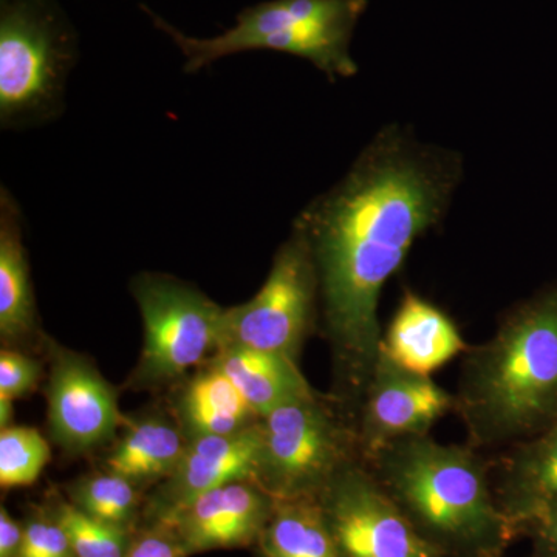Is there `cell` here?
I'll return each instance as SVG.
<instances>
[{
	"label": "cell",
	"instance_id": "cell-1",
	"mask_svg": "<svg viewBox=\"0 0 557 557\" xmlns=\"http://www.w3.org/2000/svg\"><path fill=\"white\" fill-rule=\"evenodd\" d=\"M456 175L454 160L388 132L296 220L317 265L335 362L333 399L355 429L383 343L381 292L442 218Z\"/></svg>",
	"mask_w": 557,
	"mask_h": 557
},
{
	"label": "cell",
	"instance_id": "cell-2",
	"mask_svg": "<svg viewBox=\"0 0 557 557\" xmlns=\"http://www.w3.org/2000/svg\"><path fill=\"white\" fill-rule=\"evenodd\" d=\"M454 410L475 449L509 448L557 418V285L505 318L468 348Z\"/></svg>",
	"mask_w": 557,
	"mask_h": 557
},
{
	"label": "cell",
	"instance_id": "cell-3",
	"mask_svg": "<svg viewBox=\"0 0 557 557\" xmlns=\"http://www.w3.org/2000/svg\"><path fill=\"white\" fill-rule=\"evenodd\" d=\"M362 461L445 557H502L519 536L494 494L491 465L474 446L416 435L388 443Z\"/></svg>",
	"mask_w": 557,
	"mask_h": 557
},
{
	"label": "cell",
	"instance_id": "cell-4",
	"mask_svg": "<svg viewBox=\"0 0 557 557\" xmlns=\"http://www.w3.org/2000/svg\"><path fill=\"white\" fill-rule=\"evenodd\" d=\"M368 0H269L242 10L236 24L214 38H190L148 7L153 25L174 40L185 58V72L197 73L231 54L273 50L317 65L329 78H348L358 67L350 40Z\"/></svg>",
	"mask_w": 557,
	"mask_h": 557
},
{
	"label": "cell",
	"instance_id": "cell-5",
	"mask_svg": "<svg viewBox=\"0 0 557 557\" xmlns=\"http://www.w3.org/2000/svg\"><path fill=\"white\" fill-rule=\"evenodd\" d=\"M78 57L75 30L54 0L0 2V124L25 129L58 119Z\"/></svg>",
	"mask_w": 557,
	"mask_h": 557
},
{
	"label": "cell",
	"instance_id": "cell-6",
	"mask_svg": "<svg viewBox=\"0 0 557 557\" xmlns=\"http://www.w3.org/2000/svg\"><path fill=\"white\" fill-rule=\"evenodd\" d=\"M258 483L276 498L319 497L348 461L361 458L357 431L318 395L260 418Z\"/></svg>",
	"mask_w": 557,
	"mask_h": 557
},
{
	"label": "cell",
	"instance_id": "cell-7",
	"mask_svg": "<svg viewBox=\"0 0 557 557\" xmlns=\"http://www.w3.org/2000/svg\"><path fill=\"white\" fill-rule=\"evenodd\" d=\"M319 281L306 233L295 223L269 277L247 302L223 309L219 348L248 347L298 358L317 313Z\"/></svg>",
	"mask_w": 557,
	"mask_h": 557
},
{
	"label": "cell",
	"instance_id": "cell-8",
	"mask_svg": "<svg viewBox=\"0 0 557 557\" xmlns=\"http://www.w3.org/2000/svg\"><path fill=\"white\" fill-rule=\"evenodd\" d=\"M132 293L145 327L139 380L177 379L218 350L223 309L199 289L161 274H141L132 282Z\"/></svg>",
	"mask_w": 557,
	"mask_h": 557
},
{
	"label": "cell",
	"instance_id": "cell-9",
	"mask_svg": "<svg viewBox=\"0 0 557 557\" xmlns=\"http://www.w3.org/2000/svg\"><path fill=\"white\" fill-rule=\"evenodd\" d=\"M338 557H445L421 536L361 458L319 494Z\"/></svg>",
	"mask_w": 557,
	"mask_h": 557
},
{
	"label": "cell",
	"instance_id": "cell-10",
	"mask_svg": "<svg viewBox=\"0 0 557 557\" xmlns=\"http://www.w3.org/2000/svg\"><path fill=\"white\" fill-rule=\"evenodd\" d=\"M449 410H454V395L381 350L358 417L361 460L388 443L429 434Z\"/></svg>",
	"mask_w": 557,
	"mask_h": 557
},
{
	"label": "cell",
	"instance_id": "cell-11",
	"mask_svg": "<svg viewBox=\"0 0 557 557\" xmlns=\"http://www.w3.org/2000/svg\"><path fill=\"white\" fill-rule=\"evenodd\" d=\"M276 498L256 480H239L208 491L153 520L182 542L188 555L247 547L259 541Z\"/></svg>",
	"mask_w": 557,
	"mask_h": 557
},
{
	"label": "cell",
	"instance_id": "cell-12",
	"mask_svg": "<svg viewBox=\"0 0 557 557\" xmlns=\"http://www.w3.org/2000/svg\"><path fill=\"white\" fill-rule=\"evenodd\" d=\"M47 397L51 437L62 448L83 453L115 434L121 421L115 391L86 359L58 355Z\"/></svg>",
	"mask_w": 557,
	"mask_h": 557
},
{
	"label": "cell",
	"instance_id": "cell-13",
	"mask_svg": "<svg viewBox=\"0 0 557 557\" xmlns=\"http://www.w3.org/2000/svg\"><path fill=\"white\" fill-rule=\"evenodd\" d=\"M262 458L260 420L230 435L190 440L177 468L160 487L150 505L153 520L174 511L193 498L239 480L258 482Z\"/></svg>",
	"mask_w": 557,
	"mask_h": 557
},
{
	"label": "cell",
	"instance_id": "cell-14",
	"mask_svg": "<svg viewBox=\"0 0 557 557\" xmlns=\"http://www.w3.org/2000/svg\"><path fill=\"white\" fill-rule=\"evenodd\" d=\"M494 472V494L520 534L557 504V418L539 434L509 446Z\"/></svg>",
	"mask_w": 557,
	"mask_h": 557
},
{
	"label": "cell",
	"instance_id": "cell-15",
	"mask_svg": "<svg viewBox=\"0 0 557 557\" xmlns=\"http://www.w3.org/2000/svg\"><path fill=\"white\" fill-rule=\"evenodd\" d=\"M381 350L401 368L431 376L468 346L445 311L408 292L388 324Z\"/></svg>",
	"mask_w": 557,
	"mask_h": 557
},
{
	"label": "cell",
	"instance_id": "cell-16",
	"mask_svg": "<svg viewBox=\"0 0 557 557\" xmlns=\"http://www.w3.org/2000/svg\"><path fill=\"white\" fill-rule=\"evenodd\" d=\"M209 364L236 384L259 418L288 403L317 395L300 372L298 361L277 351L223 347Z\"/></svg>",
	"mask_w": 557,
	"mask_h": 557
},
{
	"label": "cell",
	"instance_id": "cell-17",
	"mask_svg": "<svg viewBox=\"0 0 557 557\" xmlns=\"http://www.w3.org/2000/svg\"><path fill=\"white\" fill-rule=\"evenodd\" d=\"M35 295L22 240L20 205L0 190V335L7 343L27 338L35 330Z\"/></svg>",
	"mask_w": 557,
	"mask_h": 557
},
{
	"label": "cell",
	"instance_id": "cell-18",
	"mask_svg": "<svg viewBox=\"0 0 557 557\" xmlns=\"http://www.w3.org/2000/svg\"><path fill=\"white\" fill-rule=\"evenodd\" d=\"M178 413L190 440L236 434L260 420L236 384L212 364L189 381Z\"/></svg>",
	"mask_w": 557,
	"mask_h": 557
},
{
	"label": "cell",
	"instance_id": "cell-19",
	"mask_svg": "<svg viewBox=\"0 0 557 557\" xmlns=\"http://www.w3.org/2000/svg\"><path fill=\"white\" fill-rule=\"evenodd\" d=\"M259 544L265 557H338L318 497L276 500Z\"/></svg>",
	"mask_w": 557,
	"mask_h": 557
},
{
	"label": "cell",
	"instance_id": "cell-20",
	"mask_svg": "<svg viewBox=\"0 0 557 557\" xmlns=\"http://www.w3.org/2000/svg\"><path fill=\"white\" fill-rule=\"evenodd\" d=\"M186 445L182 434L160 420L134 424L108 457V471L141 482L168 479L177 468Z\"/></svg>",
	"mask_w": 557,
	"mask_h": 557
},
{
	"label": "cell",
	"instance_id": "cell-21",
	"mask_svg": "<svg viewBox=\"0 0 557 557\" xmlns=\"http://www.w3.org/2000/svg\"><path fill=\"white\" fill-rule=\"evenodd\" d=\"M73 504L91 518L129 528L138 497L135 483L108 471L78 483L73 490Z\"/></svg>",
	"mask_w": 557,
	"mask_h": 557
},
{
	"label": "cell",
	"instance_id": "cell-22",
	"mask_svg": "<svg viewBox=\"0 0 557 557\" xmlns=\"http://www.w3.org/2000/svg\"><path fill=\"white\" fill-rule=\"evenodd\" d=\"M50 460V446L38 429L9 426L0 434V485H33Z\"/></svg>",
	"mask_w": 557,
	"mask_h": 557
},
{
	"label": "cell",
	"instance_id": "cell-23",
	"mask_svg": "<svg viewBox=\"0 0 557 557\" xmlns=\"http://www.w3.org/2000/svg\"><path fill=\"white\" fill-rule=\"evenodd\" d=\"M53 515L64 528L75 557H126L129 528L91 518L75 504H61Z\"/></svg>",
	"mask_w": 557,
	"mask_h": 557
},
{
	"label": "cell",
	"instance_id": "cell-24",
	"mask_svg": "<svg viewBox=\"0 0 557 557\" xmlns=\"http://www.w3.org/2000/svg\"><path fill=\"white\" fill-rule=\"evenodd\" d=\"M21 557H75L57 516L40 515L25 523Z\"/></svg>",
	"mask_w": 557,
	"mask_h": 557
},
{
	"label": "cell",
	"instance_id": "cell-25",
	"mask_svg": "<svg viewBox=\"0 0 557 557\" xmlns=\"http://www.w3.org/2000/svg\"><path fill=\"white\" fill-rule=\"evenodd\" d=\"M39 379L40 368L35 359L3 348L0 354V398L24 397L36 387Z\"/></svg>",
	"mask_w": 557,
	"mask_h": 557
},
{
	"label": "cell",
	"instance_id": "cell-26",
	"mask_svg": "<svg viewBox=\"0 0 557 557\" xmlns=\"http://www.w3.org/2000/svg\"><path fill=\"white\" fill-rule=\"evenodd\" d=\"M177 536L166 527L153 523L132 539L126 557H188Z\"/></svg>",
	"mask_w": 557,
	"mask_h": 557
},
{
	"label": "cell",
	"instance_id": "cell-27",
	"mask_svg": "<svg viewBox=\"0 0 557 557\" xmlns=\"http://www.w3.org/2000/svg\"><path fill=\"white\" fill-rule=\"evenodd\" d=\"M527 536L533 541L531 557H557V504L534 520Z\"/></svg>",
	"mask_w": 557,
	"mask_h": 557
},
{
	"label": "cell",
	"instance_id": "cell-28",
	"mask_svg": "<svg viewBox=\"0 0 557 557\" xmlns=\"http://www.w3.org/2000/svg\"><path fill=\"white\" fill-rule=\"evenodd\" d=\"M24 544V525H21L9 509H0V557H21Z\"/></svg>",
	"mask_w": 557,
	"mask_h": 557
},
{
	"label": "cell",
	"instance_id": "cell-29",
	"mask_svg": "<svg viewBox=\"0 0 557 557\" xmlns=\"http://www.w3.org/2000/svg\"><path fill=\"white\" fill-rule=\"evenodd\" d=\"M13 418V399L0 398V426L9 428Z\"/></svg>",
	"mask_w": 557,
	"mask_h": 557
}]
</instances>
